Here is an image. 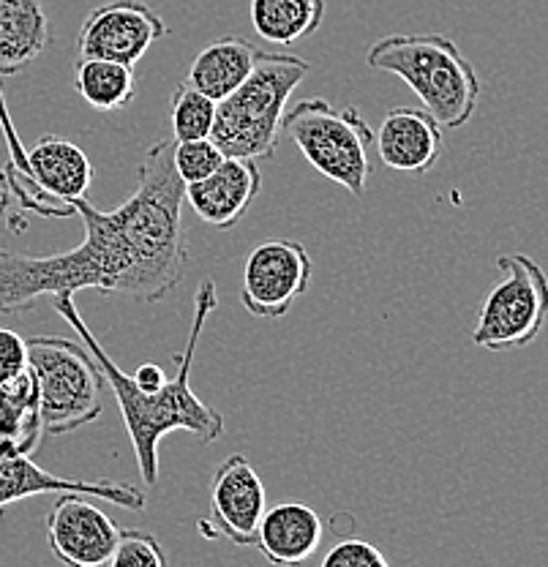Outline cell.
I'll use <instances>...</instances> for the list:
<instances>
[{
	"instance_id": "1",
	"label": "cell",
	"mask_w": 548,
	"mask_h": 567,
	"mask_svg": "<svg viewBox=\"0 0 548 567\" xmlns=\"http://www.w3.org/2000/svg\"><path fill=\"white\" fill-rule=\"evenodd\" d=\"M173 140L145 151L137 188L115 210L72 199L85 238L69 251H0V317L37 309L41 298L99 289L115 298L158 303L186 276L188 246L183 229L186 183L175 173Z\"/></svg>"
},
{
	"instance_id": "2",
	"label": "cell",
	"mask_w": 548,
	"mask_h": 567,
	"mask_svg": "<svg viewBox=\"0 0 548 567\" xmlns=\"http://www.w3.org/2000/svg\"><path fill=\"white\" fill-rule=\"evenodd\" d=\"M52 306H55L58 315L76 330L82 347L91 352V358L96 360V365L102 369L104 380L110 382L117 406H121L123 423H126L128 436H132L139 475H143L147 486H153V483L158 481V442H162L169 431H188V434L197 436L203 445L221 440L224 417L214 410V406L205 404V401L194 393L192 385H188V374H192L194 354H197L203 330L205 324H208V317L214 315L216 306H219L214 281L205 279L199 284L197 295H194L192 330H188L186 347H183V352L175 358L178 374H175L173 380L164 382L158 390H139L126 371L117 369L115 360H112L107 350L99 344V339L91 333L85 319L76 311L74 295H55V298H52Z\"/></svg>"
},
{
	"instance_id": "3",
	"label": "cell",
	"mask_w": 548,
	"mask_h": 567,
	"mask_svg": "<svg viewBox=\"0 0 548 567\" xmlns=\"http://www.w3.org/2000/svg\"><path fill=\"white\" fill-rule=\"evenodd\" d=\"M374 71L396 74L442 128L467 126L480 102V76L453 39L442 33L385 35L365 52Z\"/></svg>"
},
{
	"instance_id": "4",
	"label": "cell",
	"mask_w": 548,
	"mask_h": 567,
	"mask_svg": "<svg viewBox=\"0 0 548 567\" xmlns=\"http://www.w3.org/2000/svg\"><path fill=\"white\" fill-rule=\"evenodd\" d=\"M311 63L290 52H259L257 66L216 104L210 140L229 158L262 162L273 158L281 137V121L294 87L309 74Z\"/></svg>"
},
{
	"instance_id": "5",
	"label": "cell",
	"mask_w": 548,
	"mask_h": 567,
	"mask_svg": "<svg viewBox=\"0 0 548 567\" xmlns=\"http://www.w3.org/2000/svg\"><path fill=\"white\" fill-rule=\"evenodd\" d=\"M28 371L39 393L41 429L63 436L93 423L104 410V374L82 344L63 336L28 339Z\"/></svg>"
},
{
	"instance_id": "6",
	"label": "cell",
	"mask_w": 548,
	"mask_h": 567,
	"mask_svg": "<svg viewBox=\"0 0 548 567\" xmlns=\"http://www.w3.org/2000/svg\"><path fill=\"white\" fill-rule=\"evenodd\" d=\"M281 132L298 145L317 173L339 183L352 197H363L371 177L369 147L374 132L358 106L335 110L322 96L303 99L292 110L287 106Z\"/></svg>"
},
{
	"instance_id": "7",
	"label": "cell",
	"mask_w": 548,
	"mask_h": 567,
	"mask_svg": "<svg viewBox=\"0 0 548 567\" xmlns=\"http://www.w3.org/2000/svg\"><path fill=\"white\" fill-rule=\"evenodd\" d=\"M0 126L11 151L9 188L20 194L22 205L44 216H66L72 210V199H87L93 183V164L87 153L74 142L55 137H41L31 151H22L14 126L6 112L3 93H0Z\"/></svg>"
},
{
	"instance_id": "8",
	"label": "cell",
	"mask_w": 548,
	"mask_h": 567,
	"mask_svg": "<svg viewBox=\"0 0 548 567\" xmlns=\"http://www.w3.org/2000/svg\"><path fill=\"white\" fill-rule=\"evenodd\" d=\"M497 265L505 279L483 298L473 344L486 352L524 350L548 322V276L529 254H503Z\"/></svg>"
},
{
	"instance_id": "9",
	"label": "cell",
	"mask_w": 548,
	"mask_h": 567,
	"mask_svg": "<svg viewBox=\"0 0 548 567\" xmlns=\"http://www.w3.org/2000/svg\"><path fill=\"white\" fill-rule=\"evenodd\" d=\"M314 262L303 244L270 238L251 248L244 262L240 303L257 319H281L309 292Z\"/></svg>"
},
{
	"instance_id": "10",
	"label": "cell",
	"mask_w": 548,
	"mask_h": 567,
	"mask_svg": "<svg viewBox=\"0 0 548 567\" xmlns=\"http://www.w3.org/2000/svg\"><path fill=\"white\" fill-rule=\"evenodd\" d=\"M167 35V22L145 0H107L87 11L76 35V55L134 66L151 44Z\"/></svg>"
},
{
	"instance_id": "11",
	"label": "cell",
	"mask_w": 548,
	"mask_h": 567,
	"mask_svg": "<svg viewBox=\"0 0 548 567\" xmlns=\"http://www.w3.org/2000/svg\"><path fill=\"white\" fill-rule=\"evenodd\" d=\"M121 529L85 494H63L46 513V546L63 567H107Z\"/></svg>"
},
{
	"instance_id": "12",
	"label": "cell",
	"mask_w": 548,
	"mask_h": 567,
	"mask_svg": "<svg viewBox=\"0 0 548 567\" xmlns=\"http://www.w3.org/2000/svg\"><path fill=\"white\" fill-rule=\"evenodd\" d=\"M268 511L265 483L244 453L227 456L210 477V524L232 546H257V529Z\"/></svg>"
},
{
	"instance_id": "13",
	"label": "cell",
	"mask_w": 548,
	"mask_h": 567,
	"mask_svg": "<svg viewBox=\"0 0 548 567\" xmlns=\"http://www.w3.org/2000/svg\"><path fill=\"white\" fill-rule=\"evenodd\" d=\"M259 188L262 175L257 162L224 156V162L205 181L188 183L186 203L208 227L232 229L255 205Z\"/></svg>"
},
{
	"instance_id": "14",
	"label": "cell",
	"mask_w": 548,
	"mask_h": 567,
	"mask_svg": "<svg viewBox=\"0 0 548 567\" xmlns=\"http://www.w3.org/2000/svg\"><path fill=\"white\" fill-rule=\"evenodd\" d=\"M382 164L402 175H426L442 156V126L423 106H396L374 134Z\"/></svg>"
},
{
	"instance_id": "15",
	"label": "cell",
	"mask_w": 548,
	"mask_h": 567,
	"mask_svg": "<svg viewBox=\"0 0 548 567\" xmlns=\"http://www.w3.org/2000/svg\"><path fill=\"white\" fill-rule=\"evenodd\" d=\"M46 492L96 496V499L128 507V511H143L145 507V494L132 486H121V483L110 481H74V477L52 475V472L33 464L28 458V453H0V507L25 499V496Z\"/></svg>"
},
{
	"instance_id": "16",
	"label": "cell",
	"mask_w": 548,
	"mask_h": 567,
	"mask_svg": "<svg viewBox=\"0 0 548 567\" xmlns=\"http://www.w3.org/2000/svg\"><path fill=\"white\" fill-rule=\"evenodd\" d=\"M325 524L303 502H279L265 511L257 529V548L273 567H300L322 546Z\"/></svg>"
},
{
	"instance_id": "17",
	"label": "cell",
	"mask_w": 548,
	"mask_h": 567,
	"mask_svg": "<svg viewBox=\"0 0 548 567\" xmlns=\"http://www.w3.org/2000/svg\"><path fill=\"white\" fill-rule=\"evenodd\" d=\"M259 52L262 50L244 35H219L205 50L197 52V58L188 66L186 82L219 104L235 87L244 85L246 76L255 71Z\"/></svg>"
},
{
	"instance_id": "18",
	"label": "cell",
	"mask_w": 548,
	"mask_h": 567,
	"mask_svg": "<svg viewBox=\"0 0 548 567\" xmlns=\"http://www.w3.org/2000/svg\"><path fill=\"white\" fill-rule=\"evenodd\" d=\"M50 44V17L41 0H0V76L25 71Z\"/></svg>"
},
{
	"instance_id": "19",
	"label": "cell",
	"mask_w": 548,
	"mask_h": 567,
	"mask_svg": "<svg viewBox=\"0 0 548 567\" xmlns=\"http://www.w3.org/2000/svg\"><path fill=\"white\" fill-rule=\"evenodd\" d=\"M39 393L31 371L0 385V453H31L39 445Z\"/></svg>"
},
{
	"instance_id": "20",
	"label": "cell",
	"mask_w": 548,
	"mask_h": 567,
	"mask_svg": "<svg viewBox=\"0 0 548 567\" xmlns=\"http://www.w3.org/2000/svg\"><path fill=\"white\" fill-rule=\"evenodd\" d=\"M325 0H251L249 17L257 35L268 44H294L322 25Z\"/></svg>"
},
{
	"instance_id": "21",
	"label": "cell",
	"mask_w": 548,
	"mask_h": 567,
	"mask_svg": "<svg viewBox=\"0 0 548 567\" xmlns=\"http://www.w3.org/2000/svg\"><path fill=\"white\" fill-rule=\"evenodd\" d=\"M74 91L85 104L99 112H115L137 96L134 66L104 61V58H76Z\"/></svg>"
},
{
	"instance_id": "22",
	"label": "cell",
	"mask_w": 548,
	"mask_h": 567,
	"mask_svg": "<svg viewBox=\"0 0 548 567\" xmlns=\"http://www.w3.org/2000/svg\"><path fill=\"white\" fill-rule=\"evenodd\" d=\"M216 121V102L186 80L169 96V126L175 142L210 140Z\"/></svg>"
},
{
	"instance_id": "23",
	"label": "cell",
	"mask_w": 548,
	"mask_h": 567,
	"mask_svg": "<svg viewBox=\"0 0 548 567\" xmlns=\"http://www.w3.org/2000/svg\"><path fill=\"white\" fill-rule=\"evenodd\" d=\"M224 162V153L216 147L214 140H192L175 142L173 145V164L175 173L183 183L205 181L216 167Z\"/></svg>"
},
{
	"instance_id": "24",
	"label": "cell",
	"mask_w": 548,
	"mask_h": 567,
	"mask_svg": "<svg viewBox=\"0 0 548 567\" xmlns=\"http://www.w3.org/2000/svg\"><path fill=\"white\" fill-rule=\"evenodd\" d=\"M107 567H167V557L156 535L143 529L121 532Z\"/></svg>"
},
{
	"instance_id": "25",
	"label": "cell",
	"mask_w": 548,
	"mask_h": 567,
	"mask_svg": "<svg viewBox=\"0 0 548 567\" xmlns=\"http://www.w3.org/2000/svg\"><path fill=\"white\" fill-rule=\"evenodd\" d=\"M320 567H391L385 554L361 537H344L330 546Z\"/></svg>"
},
{
	"instance_id": "26",
	"label": "cell",
	"mask_w": 548,
	"mask_h": 567,
	"mask_svg": "<svg viewBox=\"0 0 548 567\" xmlns=\"http://www.w3.org/2000/svg\"><path fill=\"white\" fill-rule=\"evenodd\" d=\"M28 371V341L9 328H0V385Z\"/></svg>"
},
{
	"instance_id": "27",
	"label": "cell",
	"mask_w": 548,
	"mask_h": 567,
	"mask_svg": "<svg viewBox=\"0 0 548 567\" xmlns=\"http://www.w3.org/2000/svg\"><path fill=\"white\" fill-rule=\"evenodd\" d=\"M132 380H134V385H137L139 390H158V388L164 385V382H167V377H164L162 365L143 363L137 371H134Z\"/></svg>"
},
{
	"instance_id": "28",
	"label": "cell",
	"mask_w": 548,
	"mask_h": 567,
	"mask_svg": "<svg viewBox=\"0 0 548 567\" xmlns=\"http://www.w3.org/2000/svg\"><path fill=\"white\" fill-rule=\"evenodd\" d=\"M9 199H11L9 177H6V173H0V218H3L6 210H9Z\"/></svg>"
}]
</instances>
